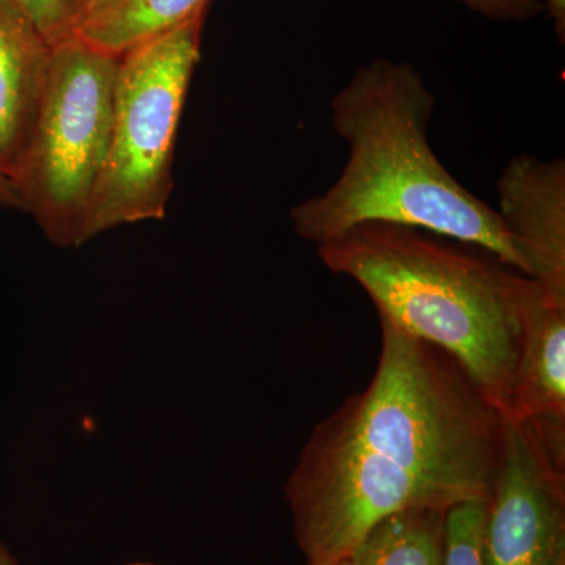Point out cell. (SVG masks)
<instances>
[{
  "instance_id": "1",
  "label": "cell",
  "mask_w": 565,
  "mask_h": 565,
  "mask_svg": "<svg viewBox=\"0 0 565 565\" xmlns=\"http://www.w3.org/2000/svg\"><path fill=\"white\" fill-rule=\"evenodd\" d=\"M434 107L411 63L360 66L332 99L348 162L326 192L292 207L294 232L321 245L363 223H393L475 245L523 274L497 210L463 188L430 147Z\"/></svg>"
},
{
  "instance_id": "2",
  "label": "cell",
  "mask_w": 565,
  "mask_h": 565,
  "mask_svg": "<svg viewBox=\"0 0 565 565\" xmlns=\"http://www.w3.org/2000/svg\"><path fill=\"white\" fill-rule=\"evenodd\" d=\"M318 253L362 286L381 319L455 356L504 411L537 281L393 223H363Z\"/></svg>"
},
{
  "instance_id": "3",
  "label": "cell",
  "mask_w": 565,
  "mask_h": 565,
  "mask_svg": "<svg viewBox=\"0 0 565 565\" xmlns=\"http://www.w3.org/2000/svg\"><path fill=\"white\" fill-rule=\"evenodd\" d=\"M373 381L326 422L327 434L385 481L422 486L449 504L489 500L503 412L455 356L381 319Z\"/></svg>"
},
{
  "instance_id": "4",
  "label": "cell",
  "mask_w": 565,
  "mask_h": 565,
  "mask_svg": "<svg viewBox=\"0 0 565 565\" xmlns=\"http://www.w3.org/2000/svg\"><path fill=\"white\" fill-rule=\"evenodd\" d=\"M206 10L118 58L109 151L93 192L84 244L121 225L161 221L173 188V152Z\"/></svg>"
},
{
  "instance_id": "5",
  "label": "cell",
  "mask_w": 565,
  "mask_h": 565,
  "mask_svg": "<svg viewBox=\"0 0 565 565\" xmlns=\"http://www.w3.org/2000/svg\"><path fill=\"white\" fill-rule=\"evenodd\" d=\"M118 58L74 33L51 46L39 114L11 180L22 211L58 247L84 245L88 207L109 151Z\"/></svg>"
},
{
  "instance_id": "6",
  "label": "cell",
  "mask_w": 565,
  "mask_h": 565,
  "mask_svg": "<svg viewBox=\"0 0 565 565\" xmlns=\"http://www.w3.org/2000/svg\"><path fill=\"white\" fill-rule=\"evenodd\" d=\"M503 416L482 561L484 565H564L565 470L553 462L525 422Z\"/></svg>"
},
{
  "instance_id": "7",
  "label": "cell",
  "mask_w": 565,
  "mask_h": 565,
  "mask_svg": "<svg viewBox=\"0 0 565 565\" xmlns=\"http://www.w3.org/2000/svg\"><path fill=\"white\" fill-rule=\"evenodd\" d=\"M498 215L523 274L565 299V162L512 159L497 182Z\"/></svg>"
},
{
  "instance_id": "8",
  "label": "cell",
  "mask_w": 565,
  "mask_h": 565,
  "mask_svg": "<svg viewBox=\"0 0 565 565\" xmlns=\"http://www.w3.org/2000/svg\"><path fill=\"white\" fill-rule=\"evenodd\" d=\"M503 414L525 422L565 470V299L539 282Z\"/></svg>"
},
{
  "instance_id": "9",
  "label": "cell",
  "mask_w": 565,
  "mask_h": 565,
  "mask_svg": "<svg viewBox=\"0 0 565 565\" xmlns=\"http://www.w3.org/2000/svg\"><path fill=\"white\" fill-rule=\"evenodd\" d=\"M51 44L17 0H0V170L13 178L46 85Z\"/></svg>"
},
{
  "instance_id": "10",
  "label": "cell",
  "mask_w": 565,
  "mask_h": 565,
  "mask_svg": "<svg viewBox=\"0 0 565 565\" xmlns=\"http://www.w3.org/2000/svg\"><path fill=\"white\" fill-rule=\"evenodd\" d=\"M210 0H87L73 33L109 54L126 51L207 10Z\"/></svg>"
},
{
  "instance_id": "11",
  "label": "cell",
  "mask_w": 565,
  "mask_h": 565,
  "mask_svg": "<svg viewBox=\"0 0 565 565\" xmlns=\"http://www.w3.org/2000/svg\"><path fill=\"white\" fill-rule=\"evenodd\" d=\"M448 511L424 505L394 512L332 565H445Z\"/></svg>"
},
{
  "instance_id": "12",
  "label": "cell",
  "mask_w": 565,
  "mask_h": 565,
  "mask_svg": "<svg viewBox=\"0 0 565 565\" xmlns=\"http://www.w3.org/2000/svg\"><path fill=\"white\" fill-rule=\"evenodd\" d=\"M487 501H463L452 505L446 522L445 565H484L482 535Z\"/></svg>"
},
{
  "instance_id": "13",
  "label": "cell",
  "mask_w": 565,
  "mask_h": 565,
  "mask_svg": "<svg viewBox=\"0 0 565 565\" xmlns=\"http://www.w3.org/2000/svg\"><path fill=\"white\" fill-rule=\"evenodd\" d=\"M47 43L73 35V6L71 0H17Z\"/></svg>"
},
{
  "instance_id": "14",
  "label": "cell",
  "mask_w": 565,
  "mask_h": 565,
  "mask_svg": "<svg viewBox=\"0 0 565 565\" xmlns=\"http://www.w3.org/2000/svg\"><path fill=\"white\" fill-rule=\"evenodd\" d=\"M468 9L494 21L525 22L545 10L542 0H460Z\"/></svg>"
},
{
  "instance_id": "15",
  "label": "cell",
  "mask_w": 565,
  "mask_h": 565,
  "mask_svg": "<svg viewBox=\"0 0 565 565\" xmlns=\"http://www.w3.org/2000/svg\"><path fill=\"white\" fill-rule=\"evenodd\" d=\"M0 206L18 207L22 210L20 195L11 177L0 170Z\"/></svg>"
},
{
  "instance_id": "16",
  "label": "cell",
  "mask_w": 565,
  "mask_h": 565,
  "mask_svg": "<svg viewBox=\"0 0 565 565\" xmlns=\"http://www.w3.org/2000/svg\"><path fill=\"white\" fill-rule=\"evenodd\" d=\"M553 22H555V31L561 41L565 36V0H542Z\"/></svg>"
},
{
  "instance_id": "17",
  "label": "cell",
  "mask_w": 565,
  "mask_h": 565,
  "mask_svg": "<svg viewBox=\"0 0 565 565\" xmlns=\"http://www.w3.org/2000/svg\"><path fill=\"white\" fill-rule=\"evenodd\" d=\"M0 565H20L17 556L13 555V552L3 542H0Z\"/></svg>"
},
{
  "instance_id": "18",
  "label": "cell",
  "mask_w": 565,
  "mask_h": 565,
  "mask_svg": "<svg viewBox=\"0 0 565 565\" xmlns=\"http://www.w3.org/2000/svg\"><path fill=\"white\" fill-rule=\"evenodd\" d=\"M85 2H87V0H71V6H73L74 17H76L77 11H79L81 7L84 6Z\"/></svg>"
},
{
  "instance_id": "19",
  "label": "cell",
  "mask_w": 565,
  "mask_h": 565,
  "mask_svg": "<svg viewBox=\"0 0 565 565\" xmlns=\"http://www.w3.org/2000/svg\"><path fill=\"white\" fill-rule=\"evenodd\" d=\"M129 565H158V564H151V563H132Z\"/></svg>"
},
{
  "instance_id": "20",
  "label": "cell",
  "mask_w": 565,
  "mask_h": 565,
  "mask_svg": "<svg viewBox=\"0 0 565 565\" xmlns=\"http://www.w3.org/2000/svg\"><path fill=\"white\" fill-rule=\"evenodd\" d=\"M565 565V564H564Z\"/></svg>"
}]
</instances>
